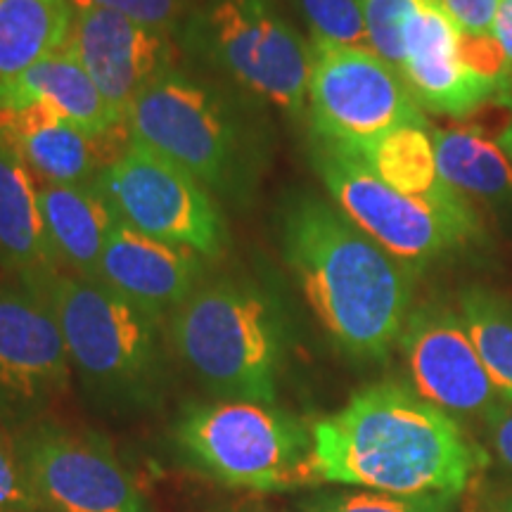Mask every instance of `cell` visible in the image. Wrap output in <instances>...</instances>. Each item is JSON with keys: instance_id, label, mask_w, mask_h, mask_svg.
<instances>
[{"instance_id": "23", "label": "cell", "mask_w": 512, "mask_h": 512, "mask_svg": "<svg viewBox=\"0 0 512 512\" xmlns=\"http://www.w3.org/2000/svg\"><path fill=\"white\" fill-rule=\"evenodd\" d=\"M72 19L69 0H0V81L67 46Z\"/></svg>"}, {"instance_id": "16", "label": "cell", "mask_w": 512, "mask_h": 512, "mask_svg": "<svg viewBox=\"0 0 512 512\" xmlns=\"http://www.w3.org/2000/svg\"><path fill=\"white\" fill-rule=\"evenodd\" d=\"M100 283L159 320L204 283V259L117 223L100 259Z\"/></svg>"}, {"instance_id": "14", "label": "cell", "mask_w": 512, "mask_h": 512, "mask_svg": "<svg viewBox=\"0 0 512 512\" xmlns=\"http://www.w3.org/2000/svg\"><path fill=\"white\" fill-rule=\"evenodd\" d=\"M64 48L72 50L121 119L150 83L176 69L171 31L112 10H74Z\"/></svg>"}, {"instance_id": "1", "label": "cell", "mask_w": 512, "mask_h": 512, "mask_svg": "<svg viewBox=\"0 0 512 512\" xmlns=\"http://www.w3.org/2000/svg\"><path fill=\"white\" fill-rule=\"evenodd\" d=\"M311 432L320 484L458 498L486 463L451 413L401 382L368 384Z\"/></svg>"}, {"instance_id": "25", "label": "cell", "mask_w": 512, "mask_h": 512, "mask_svg": "<svg viewBox=\"0 0 512 512\" xmlns=\"http://www.w3.org/2000/svg\"><path fill=\"white\" fill-rule=\"evenodd\" d=\"M297 5L309 24L311 43L375 50L361 0H297Z\"/></svg>"}, {"instance_id": "19", "label": "cell", "mask_w": 512, "mask_h": 512, "mask_svg": "<svg viewBox=\"0 0 512 512\" xmlns=\"http://www.w3.org/2000/svg\"><path fill=\"white\" fill-rule=\"evenodd\" d=\"M36 176L19 150L0 133V268L17 283H34L60 271L43 221Z\"/></svg>"}, {"instance_id": "28", "label": "cell", "mask_w": 512, "mask_h": 512, "mask_svg": "<svg viewBox=\"0 0 512 512\" xmlns=\"http://www.w3.org/2000/svg\"><path fill=\"white\" fill-rule=\"evenodd\" d=\"M0 512H41L19 458L15 434L0 422Z\"/></svg>"}, {"instance_id": "29", "label": "cell", "mask_w": 512, "mask_h": 512, "mask_svg": "<svg viewBox=\"0 0 512 512\" xmlns=\"http://www.w3.org/2000/svg\"><path fill=\"white\" fill-rule=\"evenodd\" d=\"M74 10H112L150 27L174 31L190 0H69Z\"/></svg>"}, {"instance_id": "3", "label": "cell", "mask_w": 512, "mask_h": 512, "mask_svg": "<svg viewBox=\"0 0 512 512\" xmlns=\"http://www.w3.org/2000/svg\"><path fill=\"white\" fill-rule=\"evenodd\" d=\"M131 140L171 159L214 197L245 204L259 188L268 138L256 102L235 88L171 69L126 110Z\"/></svg>"}, {"instance_id": "11", "label": "cell", "mask_w": 512, "mask_h": 512, "mask_svg": "<svg viewBox=\"0 0 512 512\" xmlns=\"http://www.w3.org/2000/svg\"><path fill=\"white\" fill-rule=\"evenodd\" d=\"M15 441L41 512H152L100 434L34 420Z\"/></svg>"}, {"instance_id": "17", "label": "cell", "mask_w": 512, "mask_h": 512, "mask_svg": "<svg viewBox=\"0 0 512 512\" xmlns=\"http://www.w3.org/2000/svg\"><path fill=\"white\" fill-rule=\"evenodd\" d=\"M0 133L17 147L31 174L48 185L98 181L131 145L126 124L105 136H91L46 107L0 112Z\"/></svg>"}, {"instance_id": "2", "label": "cell", "mask_w": 512, "mask_h": 512, "mask_svg": "<svg viewBox=\"0 0 512 512\" xmlns=\"http://www.w3.org/2000/svg\"><path fill=\"white\" fill-rule=\"evenodd\" d=\"M278 230L285 264L332 342L354 361H384L411 313L413 273L309 192L283 204Z\"/></svg>"}, {"instance_id": "12", "label": "cell", "mask_w": 512, "mask_h": 512, "mask_svg": "<svg viewBox=\"0 0 512 512\" xmlns=\"http://www.w3.org/2000/svg\"><path fill=\"white\" fill-rule=\"evenodd\" d=\"M67 344L48 304L22 283H0V422L22 427L67 394Z\"/></svg>"}, {"instance_id": "33", "label": "cell", "mask_w": 512, "mask_h": 512, "mask_svg": "<svg viewBox=\"0 0 512 512\" xmlns=\"http://www.w3.org/2000/svg\"><path fill=\"white\" fill-rule=\"evenodd\" d=\"M496 145L501 147L503 155L508 157V162L512 166V117H508V121H503L501 128L496 131Z\"/></svg>"}, {"instance_id": "34", "label": "cell", "mask_w": 512, "mask_h": 512, "mask_svg": "<svg viewBox=\"0 0 512 512\" xmlns=\"http://www.w3.org/2000/svg\"><path fill=\"white\" fill-rule=\"evenodd\" d=\"M245 512H271V510H245Z\"/></svg>"}, {"instance_id": "20", "label": "cell", "mask_w": 512, "mask_h": 512, "mask_svg": "<svg viewBox=\"0 0 512 512\" xmlns=\"http://www.w3.org/2000/svg\"><path fill=\"white\" fill-rule=\"evenodd\" d=\"M43 221L48 238L62 266L83 278H98L100 259L105 252L117 211L112 209L98 183L48 185L38 188Z\"/></svg>"}, {"instance_id": "22", "label": "cell", "mask_w": 512, "mask_h": 512, "mask_svg": "<svg viewBox=\"0 0 512 512\" xmlns=\"http://www.w3.org/2000/svg\"><path fill=\"white\" fill-rule=\"evenodd\" d=\"M432 143L444 183L467 200L512 209V166L482 128H439L432 131Z\"/></svg>"}, {"instance_id": "32", "label": "cell", "mask_w": 512, "mask_h": 512, "mask_svg": "<svg viewBox=\"0 0 512 512\" xmlns=\"http://www.w3.org/2000/svg\"><path fill=\"white\" fill-rule=\"evenodd\" d=\"M494 36L498 46L503 48V55L505 60H508V69L512 74V0H501V3H498Z\"/></svg>"}, {"instance_id": "8", "label": "cell", "mask_w": 512, "mask_h": 512, "mask_svg": "<svg viewBox=\"0 0 512 512\" xmlns=\"http://www.w3.org/2000/svg\"><path fill=\"white\" fill-rule=\"evenodd\" d=\"M313 166L332 204L413 275L486 240L479 211L456 214L401 195L354 152L313 140Z\"/></svg>"}, {"instance_id": "7", "label": "cell", "mask_w": 512, "mask_h": 512, "mask_svg": "<svg viewBox=\"0 0 512 512\" xmlns=\"http://www.w3.org/2000/svg\"><path fill=\"white\" fill-rule=\"evenodd\" d=\"M183 43L256 105L266 102L290 117L306 112L311 43L273 0H202L185 19Z\"/></svg>"}, {"instance_id": "15", "label": "cell", "mask_w": 512, "mask_h": 512, "mask_svg": "<svg viewBox=\"0 0 512 512\" xmlns=\"http://www.w3.org/2000/svg\"><path fill=\"white\" fill-rule=\"evenodd\" d=\"M460 31L441 8L425 3L403 29V62L399 74L420 105L444 117L465 119L486 105H496L498 91L460 62Z\"/></svg>"}, {"instance_id": "30", "label": "cell", "mask_w": 512, "mask_h": 512, "mask_svg": "<svg viewBox=\"0 0 512 512\" xmlns=\"http://www.w3.org/2000/svg\"><path fill=\"white\" fill-rule=\"evenodd\" d=\"M501 0H441V8L460 34L491 36Z\"/></svg>"}, {"instance_id": "6", "label": "cell", "mask_w": 512, "mask_h": 512, "mask_svg": "<svg viewBox=\"0 0 512 512\" xmlns=\"http://www.w3.org/2000/svg\"><path fill=\"white\" fill-rule=\"evenodd\" d=\"M174 441L185 463L233 489L283 494L320 484L311 427L275 403L192 401L178 413Z\"/></svg>"}, {"instance_id": "18", "label": "cell", "mask_w": 512, "mask_h": 512, "mask_svg": "<svg viewBox=\"0 0 512 512\" xmlns=\"http://www.w3.org/2000/svg\"><path fill=\"white\" fill-rule=\"evenodd\" d=\"M46 107L91 136H105L124 126V119L102 98L72 50L60 48L15 79L0 81V112Z\"/></svg>"}, {"instance_id": "10", "label": "cell", "mask_w": 512, "mask_h": 512, "mask_svg": "<svg viewBox=\"0 0 512 512\" xmlns=\"http://www.w3.org/2000/svg\"><path fill=\"white\" fill-rule=\"evenodd\" d=\"M117 219L138 233L219 259L230 245L226 216L216 197L188 171L131 140L98 176Z\"/></svg>"}, {"instance_id": "5", "label": "cell", "mask_w": 512, "mask_h": 512, "mask_svg": "<svg viewBox=\"0 0 512 512\" xmlns=\"http://www.w3.org/2000/svg\"><path fill=\"white\" fill-rule=\"evenodd\" d=\"M169 342L216 399L275 403L287 356L280 306L249 278H211L169 316Z\"/></svg>"}, {"instance_id": "26", "label": "cell", "mask_w": 512, "mask_h": 512, "mask_svg": "<svg viewBox=\"0 0 512 512\" xmlns=\"http://www.w3.org/2000/svg\"><path fill=\"white\" fill-rule=\"evenodd\" d=\"M302 512H456L453 496H399L382 491H354L311 498Z\"/></svg>"}, {"instance_id": "13", "label": "cell", "mask_w": 512, "mask_h": 512, "mask_svg": "<svg viewBox=\"0 0 512 512\" xmlns=\"http://www.w3.org/2000/svg\"><path fill=\"white\" fill-rule=\"evenodd\" d=\"M399 347L415 392L441 411L486 418L503 403L463 318L448 306L422 304L408 313Z\"/></svg>"}, {"instance_id": "27", "label": "cell", "mask_w": 512, "mask_h": 512, "mask_svg": "<svg viewBox=\"0 0 512 512\" xmlns=\"http://www.w3.org/2000/svg\"><path fill=\"white\" fill-rule=\"evenodd\" d=\"M425 3H434V0H361L368 36L375 53L396 69H401L403 62V29H406V22Z\"/></svg>"}, {"instance_id": "31", "label": "cell", "mask_w": 512, "mask_h": 512, "mask_svg": "<svg viewBox=\"0 0 512 512\" xmlns=\"http://www.w3.org/2000/svg\"><path fill=\"white\" fill-rule=\"evenodd\" d=\"M486 425H489V439L494 446L496 458L512 470V406L501 403L494 411L486 415Z\"/></svg>"}, {"instance_id": "35", "label": "cell", "mask_w": 512, "mask_h": 512, "mask_svg": "<svg viewBox=\"0 0 512 512\" xmlns=\"http://www.w3.org/2000/svg\"><path fill=\"white\" fill-rule=\"evenodd\" d=\"M508 512H512V503H510V505H508Z\"/></svg>"}, {"instance_id": "9", "label": "cell", "mask_w": 512, "mask_h": 512, "mask_svg": "<svg viewBox=\"0 0 512 512\" xmlns=\"http://www.w3.org/2000/svg\"><path fill=\"white\" fill-rule=\"evenodd\" d=\"M306 114L313 140L361 155L399 126H427L399 69L375 50L311 43Z\"/></svg>"}, {"instance_id": "4", "label": "cell", "mask_w": 512, "mask_h": 512, "mask_svg": "<svg viewBox=\"0 0 512 512\" xmlns=\"http://www.w3.org/2000/svg\"><path fill=\"white\" fill-rule=\"evenodd\" d=\"M48 304L83 392L114 413L157 406L169 384L162 320L95 278L60 271L22 283Z\"/></svg>"}, {"instance_id": "21", "label": "cell", "mask_w": 512, "mask_h": 512, "mask_svg": "<svg viewBox=\"0 0 512 512\" xmlns=\"http://www.w3.org/2000/svg\"><path fill=\"white\" fill-rule=\"evenodd\" d=\"M373 174L401 195L425 200L456 214H472L475 204L444 183L434 155L430 126H399L358 155Z\"/></svg>"}, {"instance_id": "24", "label": "cell", "mask_w": 512, "mask_h": 512, "mask_svg": "<svg viewBox=\"0 0 512 512\" xmlns=\"http://www.w3.org/2000/svg\"><path fill=\"white\" fill-rule=\"evenodd\" d=\"M458 306L498 396L512 406V302L498 292L472 285L460 292Z\"/></svg>"}]
</instances>
